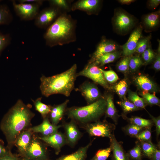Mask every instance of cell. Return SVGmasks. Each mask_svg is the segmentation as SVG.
I'll use <instances>...</instances> for the list:
<instances>
[{"label": "cell", "mask_w": 160, "mask_h": 160, "mask_svg": "<svg viewBox=\"0 0 160 160\" xmlns=\"http://www.w3.org/2000/svg\"><path fill=\"white\" fill-rule=\"evenodd\" d=\"M31 106L19 99L2 119L0 128L9 149L15 144L18 135L30 125L34 116L35 114L31 111Z\"/></svg>", "instance_id": "obj_1"}, {"label": "cell", "mask_w": 160, "mask_h": 160, "mask_svg": "<svg viewBox=\"0 0 160 160\" xmlns=\"http://www.w3.org/2000/svg\"><path fill=\"white\" fill-rule=\"evenodd\" d=\"M76 64L60 73L51 76L42 75L40 78V89L41 94L48 97L55 94L68 97L73 89L77 77Z\"/></svg>", "instance_id": "obj_2"}, {"label": "cell", "mask_w": 160, "mask_h": 160, "mask_svg": "<svg viewBox=\"0 0 160 160\" xmlns=\"http://www.w3.org/2000/svg\"><path fill=\"white\" fill-rule=\"evenodd\" d=\"M75 23L65 13L60 14L44 35L46 44L52 47L75 41Z\"/></svg>", "instance_id": "obj_3"}, {"label": "cell", "mask_w": 160, "mask_h": 160, "mask_svg": "<svg viewBox=\"0 0 160 160\" xmlns=\"http://www.w3.org/2000/svg\"><path fill=\"white\" fill-rule=\"evenodd\" d=\"M106 99L101 97L90 104L83 107L73 108L68 111V116L72 118L84 122L97 119L105 113Z\"/></svg>", "instance_id": "obj_4"}, {"label": "cell", "mask_w": 160, "mask_h": 160, "mask_svg": "<svg viewBox=\"0 0 160 160\" xmlns=\"http://www.w3.org/2000/svg\"><path fill=\"white\" fill-rule=\"evenodd\" d=\"M12 1L14 9L21 20L29 21L34 20L39 12L40 5L34 3H17Z\"/></svg>", "instance_id": "obj_5"}, {"label": "cell", "mask_w": 160, "mask_h": 160, "mask_svg": "<svg viewBox=\"0 0 160 160\" xmlns=\"http://www.w3.org/2000/svg\"><path fill=\"white\" fill-rule=\"evenodd\" d=\"M60 11L52 6L43 9L39 11L34 20L35 25L40 28L49 27L60 15Z\"/></svg>", "instance_id": "obj_6"}, {"label": "cell", "mask_w": 160, "mask_h": 160, "mask_svg": "<svg viewBox=\"0 0 160 160\" xmlns=\"http://www.w3.org/2000/svg\"><path fill=\"white\" fill-rule=\"evenodd\" d=\"M116 128L113 124L106 121H97L88 125L87 131L92 136L107 137L110 139L114 135V131Z\"/></svg>", "instance_id": "obj_7"}, {"label": "cell", "mask_w": 160, "mask_h": 160, "mask_svg": "<svg viewBox=\"0 0 160 160\" xmlns=\"http://www.w3.org/2000/svg\"><path fill=\"white\" fill-rule=\"evenodd\" d=\"M82 76L88 78L105 88H108V85L100 68L95 63H89L83 69L77 73V76Z\"/></svg>", "instance_id": "obj_8"}, {"label": "cell", "mask_w": 160, "mask_h": 160, "mask_svg": "<svg viewBox=\"0 0 160 160\" xmlns=\"http://www.w3.org/2000/svg\"><path fill=\"white\" fill-rule=\"evenodd\" d=\"M113 21L115 28L121 33L129 31L132 28L135 23L132 16L126 12L122 10L116 12Z\"/></svg>", "instance_id": "obj_9"}, {"label": "cell", "mask_w": 160, "mask_h": 160, "mask_svg": "<svg viewBox=\"0 0 160 160\" xmlns=\"http://www.w3.org/2000/svg\"><path fill=\"white\" fill-rule=\"evenodd\" d=\"M23 157L33 160H47L46 149L37 137H32L31 143Z\"/></svg>", "instance_id": "obj_10"}, {"label": "cell", "mask_w": 160, "mask_h": 160, "mask_svg": "<svg viewBox=\"0 0 160 160\" xmlns=\"http://www.w3.org/2000/svg\"><path fill=\"white\" fill-rule=\"evenodd\" d=\"M118 47V46L114 42L106 39H103L97 46L88 63L95 62L104 54L116 51Z\"/></svg>", "instance_id": "obj_11"}, {"label": "cell", "mask_w": 160, "mask_h": 160, "mask_svg": "<svg viewBox=\"0 0 160 160\" xmlns=\"http://www.w3.org/2000/svg\"><path fill=\"white\" fill-rule=\"evenodd\" d=\"M77 89L81 92L88 103H91L101 97L97 87L90 82L84 83Z\"/></svg>", "instance_id": "obj_12"}, {"label": "cell", "mask_w": 160, "mask_h": 160, "mask_svg": "<svg viewBox=\"0 0 160 160\" xmlns=\"http://www.w3.org/2000/svg\"><path fill=\"white\" fill-rule=\"evenodd\" d=\"M142 27H137L132 32L127 42L123 46V54L126 56H129L135 52L137 44L141 36Z\"/></svg>", "instance_id": "obj_13"}, {"label": "cell", "mask_w": 160, "mask_h": 160, "mask_svg": "<svg viewBox=\"0 0 160 160\" xmlns=\"http://www.w3.org/2000/svg\"><path fill=\"white\" fill-rule=\"evenodd\" d=\"M101 1L99 0H81L77 1L71 7L72 10H79L91 15L95 13L99 9Z\"/></svg>", "instance_id": "obj_14"}, {"label": "cell", "mask_w": 160, "mask_h": 160, "mask_svg": "<svg viewBox=\"0 0 160 160\" xmlns=\"http://www.w3.org/2000/svg\"><path fill=\"white\" fill-rule=\"evenodd\" d=\"M33 132L28 129L22 132L17 137L15 144L21 155H24L31 143Z\"/></svg>", "instance_id": "obj_15"}, {"label": "cell", "mask_w": 160, "mask_h": 160, "mask_svg": "<svg viewBox=\"0 0 160 160\" xmlns=\"http://www.w3.org/2000/svg\"><path fill=\"white\" fill-rule=\"evenodd\" d=\"M61 127L51 124L48 119H44L41 124L29 128L33 132L40 133L44 137L47 136L57 132L58 129Z\"/></svg>", "instance_id": "obj_16"}, {"label": "cell", "mask_w": 160, "mask_h": 160, "mask_svg": "<svg viewBox=\"0 0 160 160\" xmlns=\"http://www.w3.org/2000/svg\"><path fill=\"white\" fill-rule=\"evenodd\" d=\"M38 138L53 148L56 154H58L65 141L64 136L58 132L49 136L39 137Z\"/></svg>", "instance_id": "obj_17"}, {"label": "cell", "mask_w": 160, "mask_h": 160, "mask_svg": "<svg viewBox=\"0 0 160 160\" xmlns=\"http://www.w3.org/2000/svg\"><path fill=\"white\" fill-rule=\"evenodd\" d=\"M110 140L113 160H128L121 145L117 141L114 134Z\"/></svg>", "instance_id": "obj_18"}, {"label": "cell", "mask_w": 160, "mask_h": 160, "mask_svg": "<svg viewBox=\"0 0 160 160\" xmlns=\"http://www.w3.org/2000/svg\"><path fill=\"white\" fill-rule=\"evenodd\" d=\"M135 83L141 89L146 91H154L156 90L155 84L147 76L139 75L135 78Z\"/></svg>", "instance_id": "obj_19"}, {"label": "cell", "mask_w": 160, "mask_h": 160, "mask_svg": "<svg viewBox=\"0 0 160 160\" xmlns=\"http://www.w3.org/2000/svg\"><path fill=\"white\" fill-rule=\"evenodd\" d=\"M68 102L69 100H67L62 103L51 108L50 113L53 124L56 125L61 119Z\"/></svg>", "instance_id": "obj_20"}, {"label": "cell", "mask_w": 160, "mask_h": 160, "mask_svg": "<svg viewBox=\"0 0 160 160\" xmlns=\"http://www.w3.org/2000/svg\"><path fill=\"white\" fill-rule=\"evenodd\" d=\"M90 145L89 143L71 154L60 157L57 160H85L87 156V150Z\"/></svg>", "instance_id": "obj_21"}, {"label": "cell", "mask_w": 160, "mask_h": 160, "mask_svg": "<svg viewBox=\"0 0 160 160\" xmlns=\"http://www.w3.org/2000/svg\"><path fill=\"white\" fill-rule=\"evenodd\" d=\"M106 107L105 111L106 116L112 119L115 123H117L118 115L115 108L112 96L108 95L106 99Z\"/></svg>", "instance_id": "obj_22"}, {"label": "cell", "mask_w": 160, "mask_h": 160, "mask_svg": "<svg viewBox=\"0 0 160 160\" xmlns=\"http://www.w3.org/2000/svg\"><path fill=\"white\" fill-rule=\"evenodd\" d=\"M13 17L7 5H0V25H8L12 21Z\"/></svg>", "instance_id": "obj_23"}, {"label": "cell", "mask_w": 160, "mask_h": 160, "mask_svg": "<svg viewBox=\"0 0 160 160\" xmlns=\"http://www.w3.org/2000/svg\"><path fill=\"white\" fill-rule=\"evenodd\" d=\"M159 20V11L156 12L146 15L144 18V23L147 28L152 29L158 25Z\"/></svg>", "instance_id": "obj_24"}, {"label": "cell", "mask_w": 160, "mask_h": 160, "mask_svg": "<svg viewBox=\"0 0 160 160\" xmlns=\"http://www.w3.org/2000/svg\"><path fill=\"white\" fill-rule=\"evenodd\" d=\"M68 141L71 143H75L79 136V132L75 124L73 123H69L65 126Z\"/></svg>", "instance_id": "obj_25"}, {"label": "cell", "mask_w": 160, "mask_h": 160, "mask_svg": "<svg viewBox=\"0 0 160 160\" xmlns=\"http://www.w3.org/2000/svg\"><path fill=\"white\" fill-rule=\"evenodd\" d=\"M123 118L127 120L130 124H135L143 128H151L153 123L151 120L144 119L139 117L128 118L125 116H123Z\"/></svg>", "instance_id": "obj_26"}, {"label": "cell", "mask_w": 160, "mask_h": 160, "mask_svg": "<svg viewBox=\"0 0 160 160\" xmlns=\"http://www.w3.org/2000/svg\"><path fill=\"white\" fill-rule=\"evenodd\" d=\"M119 54L116 51L107 53L100 56L93 63L97 66H102L114 61L119 56Z\"/></svg>", "instance_id": "obj_27"}, {"label": "cell", "mask_w": 160, "mask_h": 160, "mask_svg": "<svg viewBox=\"0 0 160 160\" xmlns=\"http://www.w3.org/2000/svg\"><path fill=\"white\" fill-rule=\"evenodd\" d=\"M41 97L37 98L35 100H32L36 110L39 112L43 117L50 113L51 107L42 102Z\"/></svg>", "instance_id": "obj_28"}, {"label": "cell", "mask_w": 160, "mask_h": 160, "mask_svg": "<svg viewBox=\"0 0 160 160\" xmlns=\"http://www.w3.org/2000/svg\"><path fill=\"white\" fill-rule=\"evenodd\" d=\"M128 99L134 105L140 109L144 108L146 106V103L144 100L139 96L136 92L130 90L128 91Z\"/></svg>", "instance_id": "obj_29"}, {"label": "cell", "mask_w": 160, "mask_h": 160, "mask_svg": "<svg viewBox=\"0 0 160 160\" xmlns=\"http://www.w3.org/2000/svg\"><path fill=\"white\" fill-rule=\"evenodd\" d=\"M141 151L143 155L150 159L156 150V147L151 141H141L140 144Z\"/></svg>", "instance_id": "obj_30"}, {"label": "cell", "mask_w": 160, "mask_h": 160, "mask_svg": "<svg viewBox=\"0 0 160 160\" xmlns=\"http://www.w3.org/2000/svg\"><path fill=\"white\" fill-rule=\"evenodd\" d=\"M126 154L128 160H142V154L140 144L137 143Z\"/></svg>", "instance_id": "obj_31"}, {"label": "cell", "mask_w": 160, "mask_h": 160, "mask_svg": "<svg viewBox=\"0 0 160 160\" xmlns=\"http://www.w3.org/2000/svg\"><path fill=\"white\" fill-rule=\"evenodd\" d=\"M143 98L148 103L151 105H159L160 103V100L157 97L155 93L151 94L148 92L143 91L141 93Z\"/></svg>", "instance_id": "obj_32"}, {"label": "cell", "mask_w": 160, "mask_h": 160, "mask_svg": "<svg viewBox=\"0 0 160 160\" xmlns=\"http://www.w3.org/2000/svg\"><path fill=\"white\" fill-rule=\"evenodd\" d=\"M49 2L50 6L55 7L60 10L61 9L68 11L70 6L68 1L65 0H51Z\"/></svg>", "instance_id": "obj_33"}, {"label": "cell", "mask_w": 160, "mask_h": 160, "mask_svg": "<svg viewBox=\"0 0 160 160\" xmlns=\"http://www.w3.org/2000/svg\"><path fill=\"white\" fill-rule=\"evenodd\" d=\"M11 40L10 34H4L0 32V56L4 50L10 44Z\"/></svg>", "instance_id": "obj_34"}, {"label": "cell", "mask_w": 160, "mask_h": 160, "mask_svg": "<svg viewBox=\"0 0 160 160\" xmlns=\"http://www.w3.org/2000/svg\"><path fill=\"white\" fill-rule=\"evenodd\" d=\"M151 38L149 36L145 38L140 39L138 41L135 52L142 54L148 48Z\"/></svg>", "instance_id": "obj_35"}, {"label": "cell", "mask_w": 160, "mask_h": 160, "mask_svg": "<svg viewBox=\"0 0 160 160\" xmlns=\"http://www.w3.org/2000/svg\"><path fill=\"white\" fill-rule=\"evenodd\" d=\"M143 128L135 124H130L124 128V130L128 135L135 137Z\"/></svg>", "instance_id": "obj_36"}, {"label": "cell", "mask_w": 160, "mask_h": 160, "mask_svg": "<svg viewBox=\"0 0 160 160\" xmlns=\"http://www.w3.org/2000/svg\"><path fill=\"white\" fill-rule=\"evenodd\" d=\"M106 81L112 84L116 81L119 77L116 73L113 71L110 70L104 71L100 68Z\"/></svg>", "instance_id": "obj_37"}, {"label": "cell", "mask_w": 160, "mask_h": 160, "mask_svg": "<svg viewBox=\"0 0 160 160\" xmlns=\"http://www.w3.org/2000/svg\"><path fill=\"white\" fill-rule=\"evenodd\" d=\"M128 85L125 80L120 81L114 87V89L121 97H124L127 92Z\"/></svg>", "instance_id": "obj_38"}, {"label": "cell", "mask_w": 160, "mask_h": 160, "mask_svg": "<svg viewBox=\"0 0 160 160\" xmlns=\"http://www.w3.org/2000/svg\"><path fill=\"white\" fill-rule=\"evenodd\" d=\"M117 103L121 106L125 113L135 111L139 109L136 107L132 103L126 99L119 101Z\"/></svg>", "instance_id": "obj_39"}, {"label": "cell", "mask_w": 160, "mask_h": 160, "mask_svg": "<svg viewBox=\"0 0 160 160\" xmlns=\"http://www.w3.org/2000/svg\"><path fill=\"white\" fill-rule=\"evenodd\" d=\"M143 64V62L138 55L130 57L129 62V68L132 71L137 70Z\"/></svg>", "instance_id": "obj_40"}, {"label": "cell", "mask_w": 160, "mask_h": 160, "mask_svg": "<svg viewBox=\"0 0 160 160\" xmlns=\"http://www.w3.org/2000/svg\"><path fill=\"white\" fill-rule=\"evenodd\" d=\"M111 151V147L100 150L91 160H106L109 156Z\"/></svg>", "instance_id": "obj_41"}, {"label": "cell", "mask_w": 160, "mask_h": 160, "mask_svg": "<svg viewBox=\"0 0 160 160\" xmlns=\"http://www.w3.org/2000/svg\"><path fill=\"white\" fill-rule=\"evenodd\" d=\"M151 134L150 128H146L140 132L136 137V138L141 141H151Z\"/></svg>", "instance_id": "obj_42"}, {"label": "cell", "mask_w": 160, "mask_h": 160, "mask_svg": "<svg viewBox=\"0 0 160 160\" xmlns=\"http://www.w3.org/2000/svg\"><path fill=\"white\" fill-rule=\"evenodd\" d=\"M130 57L126 56L117 65L118 70L121 72L126 73L129 68V62Z\"/></svg>", "instance_id": "obj_43"}, {"label": "cell", "mask_w": 160, "mask_h": 160, "mask_svg": "<svg viewBox=\"0 0 160 160\" xmlns=\"http://www.w3.org/2000/svg\"><path fill=\"white\" fill-rule=\"evenodd\" d=\"M142 56L143 60L147 63L151 62L155 56L153 52L149 46L142 53Z\"/></svg>", "instance_id": "obj_44"}, {"label": "cell", "mask_w": 160, "mask_h": 160, "mask_svg": "<svg viewBox=\"0 0 160 160\" xmlns=\"http://www.w3.org/2000/svg\"><path fill=\"white\" fill-rule=\"evenodd\" d=\"M149 115L156 127V131L157 136H159L160 134V117L159 116L155 117L149 113Z\"/></svg>", "instance_id": "obj_45"}, {"label": "cell", "mask_w": 160, "mask_h": 160, "mask_svg": "<svg viewBox=\"0 0 160 160\" xmlns=\"http://www.w3.org/2000/svg\"><path fill=\"white\" fill-rule=\"evenodd\" d=\"M158 54L153 65V67L156 70L159 71L160 69V45L158 49Z\"/></svg>", "instance_id": "obj_46"}, {"label": "cell", "mask_w": 160, "mask_h": 160, "mask_svg": "<svg viewBox=\"0 0 160 160\" xmlns=\"http://www.w3.org/2000/svg\"><path fill=\"white\" fill-rule=\"evenodd\" d=\"M0 160H19L18 158L10 152L7 154L0 157Z\"/></svg>", "instance_id": "obj_47"}, {"label": "cell", "mask_w": 160, "mask_h": 160, "mask_svg": "<svg viewBox=\"0 0 160 160\" xmlns=\"http://www.w3.org/2000/svg\"><path fill=\"white\" fill-rule=\"evenodd\" d=\"M9 148L5 147L2 142L0 141V157L10 152Z\"/></svg>", "instance_id": "obj_48"}, {"label": "cell", "mask_w": 160, "mask_h": 160, "mask_svg": "<svg viewBox=\"0 0 160 160\" xmlns=\"http://www.w3.org/2000/svg\"><path fill=\"white\" fill-rule=\"evenodd\" d=\"M151 160H160V150L159 147L157 148L151 156Z\"/></svg>", "instance_id": "obj_49"}, {"label": "cell", "mask_w": 160, "mask_h": 160, "mask_svg": "<svg viewBox=\"0 0 160 160\" xmlns=\"http://www.w3.org/2000/svg\"><path fill=\"white\" fill-rule=\"evenodd\" d=\"M44 0H19L17 1L19 3H34L39 4L41 5Z\"/></svg>", "instance_id": "obj_50"}, {"label": "cell", "mask_w": 160, "mask_h": 160, "mask_svg": "<svg viewBox=\"0 0 160 160\" xmlns=\"http://www.w3.org/2000/svg\"><path fill=\"white\" fill-rule=\"evenodd\" d=\"M160 3L159 0H150L148 1L149 6L152 8H156Z\"/></svg>", "instance_id": "obj_51"}, {"label": "cell", "mask_w": 160, "mask_h": 160, "mask_svg": "<svg viewBox=\"0 0 160 160\" xmlns=\"http://www.w3.org/2000/svg\"><path fill=\"white\" fill-rule=\"evenodd\" d=\"M135 0H119L118 1L122 4H129L134 2Z\"/></svg>", "instance_id": "obj_52"}, {"label": "cell", "mask_w": 160, "mask_h": 160, "mask_svg": "<svg viewBox=\"0 0 160 160\" xmlns=\"http://www.w3.org/2000/svg\"><path fill=\"white\" fill-rule=\"evenodd\" d=\"M32 160V159H29L28 158L24 157L23 158L20 159V160Z\"/></svg>", "instance_id": "obj_53"}, {"label": "cell", "mask_w": 160, "mask_h": 160, "mask_svg": "<svg viewBox=\"0 0 160 160\" xmlns=\"http://www.w3.org/2000/svg\"><path fill=\"white\" fill-rule=\"evenodd\" d=\"M2 1V0H0V3Z\"/></svg>", "instance_id": "obj_54"}]
</instances>
